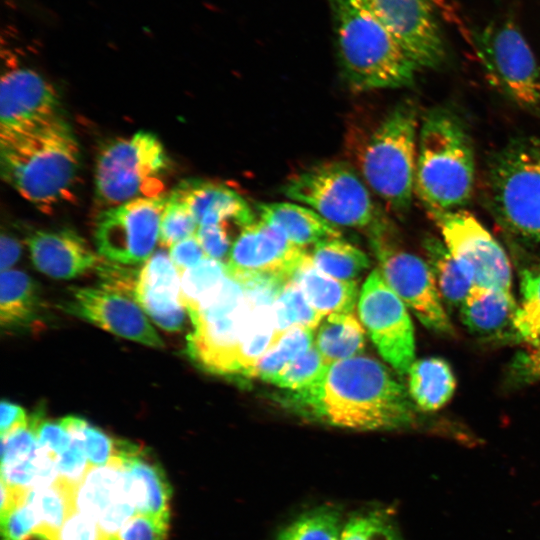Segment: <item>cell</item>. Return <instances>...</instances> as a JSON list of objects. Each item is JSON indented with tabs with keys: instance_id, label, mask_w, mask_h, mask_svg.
Masks as SVG:
<instances>
[{
	"instance_id": "6da1fadb",
	"label": "cell",
	"mask_w": 540,
	"mask_h": 540,
	"mask_svg": "<svg viewBox=\"0 0 540 540\" xmlns=\"http://www.w3.org/2000/svg\"><path fill=\"white\" fill-rule=\"evenodd\" d=\"M284 404L319 423L355 430H393L416 422L408 390L378 360L358 355L334 362L306 388L291 391Z\"/></svg>"
},
{
	"instance_id": "7a4b0ae2",
	"label": "cell",
	"mask_w": 540,
	"mask_h": 540,
	"mask_svg": "<svg viewBox=\"0 0 540 540\" xmlns=\"http://www.w3.org/2000/svg\"><path fill=\"white\" fill-rule=\"evenodd\" d=\"M79 167L77 138L59 114L0 129L1 176L40 209L48 210L71 198Z\"/></svg>"
},
{
	"instance_id": "3957f363",
	"label": "cell",
	"mask_w": 540,
	"mask_h": 540,
	"mask_svg": "<svg viewBox=\"0 0 540 540\" xmlns=\"http://www.w3.org/2000/svg\"><path fill=\"white\" fill-rule=\"evenodd\" d=\"M341 75L355 92L411 85L417 64L362 0H329Z\"/></svg>"
},
{
	"instance_id": "277c9868",
	"label": "cell",
	"mask_w": 540,
	"mask_h": 540,
	"mask_svg": "<svg viewBox=\"0 0 540 540\" xmlns=\"http://www.w3.org/2000/svg\"><path fill=\"white\" fill-rule=\"evenodd\" d=\"M475 182V155L463 122L446 108H433L418 133L415 195L430 215L462 210Z\"/></svg>"
},
{
	"instance_id": "5b68a950",
	"label": "cell",
	"mask_w": 540,
	"mask_h": 540,
	"mask_svg": "<svg viewBox=\"0 0 540 540\" xmlns=\"http://www.w3.org/2000/svg\"><path fill=\"white\" fill-rule=\"evenodd\" d=\"M418 111L410 101L394 106L381 120L361 154V175L392 212L409 211L415 194Z\"/></svg>"
},
{
	"instance_id": "8992f818",
	"label": "cell",
	"mask_w": 540,
	"mask_h": 540,
	"mask_svg": "<svg viewBox=\"0 0 540 540\" xmlns=\"http://www.w3.org/2000/svg\"><path fill=\"white\" fill-rule=\"evenodd\" d=\"M487 191L499 224L540 246V139L514 140L497 152L489 165Z\"/></svg>"
},
{
	"instance_id": "52a82bcc",
	"label": "cell",
	"mask_w": 540,
	"mask_h": 540,
	"mask_svg": "<svg viewBox=\"0 0 540 540\" xmlns=\"http://www.w3.org/2000/svg\"><path fill=\"white\" fill-rule=\"evenodd\" d=\"M354 168L343 161L313 165L292 176L282 187L290 200L303 204L337 227L371 235L389 221Z\"/></svg>"
},
{
	"instance_id": "ba28073f",
	"label": "cell",
	"mask_w": 540,
	"mask_h": 540,
	"mask_svg": "<svg viewBox=\"0 0 540 540\" xmlns=\"http://www.w3.org/2000/svg\"><path fill=\"white\" fill-rule=\"evenodd\" d=\"M168 157L158 137L139 131L107 142L95 165V193L104 209L163 195Z\"/></svg>"
},
{
	"instance_id": "9c48e42d",
	"label": "cell",
	"mask_w": 540,
	"mask_h": 540,
	"mask_svg": "<svg viewBox=\"0 0 540 540\" xmlns=\"http://www.w3.org/2000/svg\"><path fill=\"white\" fill-rule=\"evenodd\" d=\"M252 309L243 286L228 275L221 288L189 315L194 328L187 340L189 355L209 372L239 374V350Z\"/></svg>"
},
{
	"instance_id": "30bf717a",
	"label": "cell",
	"mask_w": 540,
	"mask_h": 540,
	"mask_svg": "<svg viewBox=\"0 0 540 540\" xmlns=\"http://www.w3.org/2000/svg\"><path fill=\"white\" fill-rule=\"evenodd\" d=\"M489 82L505 97L540 114V66L520 30L511 22L489 25L472 35Z\"/></svg>"
},
{
	"instance_id": "8fae6325",
	"label": "cell",
	"mask_w": 540,
	"mask_h": 540,
	"mask_svg": "<svg viewBox=\"0 0 540 540\" xmlns=\"http://www.w3.org/2000/svg\"><path fill=\"white\" fill-rule=\"evenodd\" d=\"M368 237L378 269L390 288L425 327L441 335H453V325L427 261L398 243L390 223Z\"/></svg>"
},
{
	"instance_id": "7c38bea8",
	"label": "cell",
	"mask_w": 540,
	"mask_h": 540,
	"mask_svg": "<svg viewBox=\"0 0 540 540\" xmlns=\"http://www.w3.org/2000/svg\"><path fill=\"white\" fill-rule=\"evenodd\" d=\"M167 200L165 195L138 198L101 211L94 233L99 254L123 265L146 262L159 241Z\"/></svg>"
},
{
	"instance_id": "4fadbf2b",
	"label": "cell",
	"mask_w": 540,
	"mask_h": 540,
	"mask_svg": "<svg viewBox=\"0 0 540 540\" xmlns=\"http://www.w3.org/2000/svg\"><path fill=\"white\" fill-rule=\"evenodd\" d=\"M359 318L380 355L400 375L415 361L414 328L402 299L379 269L364 282L358 299Z\"/></svg>"
},
{
	"instance_id": "5bb4252c",
	"label": "cell",
	"mask_w": 540,
	"mask_h": 540,
	"mask_svg": "<svg viewBox=\"0 0 540 540\" xmlns=\"http://www.w3.org/2000/svg\"><path fill=\"white\" fill-rule=\"evenodd\" d=\"M430 217L438 226L442 241L474 285L512 292L511 264L506 252L472 214L462 209Z\"/></svg>"
},
{
	"instance_id": "9a60e30c",
	"label": "cell",
	"mask_w": 540,
	"mask_h": 540,
	"mask_svg": "<svg viewBox=\"0 0 540 540\" xmlns=\"http://www.w3.org/2000/svg\"><path fill=\"white\" fill-rule=\"evenodd\" d=\"M307 254L276 227L253 221L241 229L232 244L227 274L237 281L253 276L289 281Z\"/></svg>"
},
{
	"instance_id": "2e32d148",
	"label": "cell",
	"mask_w": 540,
	"mask_h": 540,
	"mask_svg": "<svg viewBox=\"0 0 540 540\" xmlns=\"http://www.w3.org/2000/svg\"><path fill=\"white\" fill-rule=\"evenodd\" d=\"M418 67L436 68L445 45L433 0H362Z\"/></svg>"
},
{
	"instance_id": "e0dca14e",
	"label": "cell",
	"mask_w": 540,
	"mask_h": 540,
	"mask_svg": "<svg viewBox=\"0 0 540 540\" xmlns=\"http://www.w3.org/2000/svg\"><path fill=\"white\" fill-rule=\"evenodd\" d=\"M69 312L117 336L150 346L164 343L135 298L105 288H78Z\"/></svg>"
},
{
	"instance_id": "ac0fdd59",
	"label": "cell",
	"mask_w": 540,
	"mask_h": 540,
	"mask_svg": "<svg viewBox=\"0 0 540 540\" xmlns=\"http://www.w3.org/2000/svg\"><path fill=\"white\" fill-rule=\"evenodd\" d=\"M54 86L33 69L17 67L4 73L0 85V129L36 123L58 114Z\"/></svg>"
},
{
	"instance_id": "d6986e66",
	"label": "cell",
	"mask_w": 540,
	"mask_h": 540,
	"mask_svg": "<svg viewBox=\"0 0 540 540\" xmlns=\"http://www.w3.org/2000/svg\"><path fill=\"white\" fill-rule=\"evenodd\" d=\"M135 300L164 330L182 329L186 308L181 297L180 275L164 250L154 252L139 269Z\"/></svg>"
},
{
	"instance_id": "ffe728a7",
	"label": "cell",
	"mask_w": 540,
	"mask_h": 540,
	"mask_svg": "<svg viewBox=\"0 0 540 540\" xmlns=\"http://www.w3.org/2000/svg\"><path fill=\"white\" fill-rule=\"evenodd\" d=\"M35 267L52 278L72 279L97 268L100 259L74 230H39L27 238Z\"/></svg>"
},
{
	"instance_id": "44dd1931",
	"label": "cell",
	"mask_w": 540,
	"mask_h": 540,
	"mask_svg": "<svg viewBox=\"0 0 540 540\" xmlns=\"http://www.w3.org/2000/svg\"><path fill=\"white\" fill-rule=\"evenodd\" d=\"M171 193L188 206L198 227L225 223L236 224L242 229L255 221L245 199L224 184L188 179L179 183Z\"/></svg>"
},
{
	"instance_id": "7402d4cb",
	"label": "cell",
	"mask_w": 540,
	"mask_h": 540,
	"mask_svg": "<svg viewBox=\"0 0 540 540\" xmlns=\"http://www.w3.org/2000/svg\"><path fill=\"white\" fill-rule=\"evenodd\" d=\"M519 305L512 292L474 285L459 308L467 330L486 340H520L515 327Z\"/></svg>"
},
{
	"instance_id": "603a6c76",
	"label": "cell",
	"mask_w": 540,
	"mask_h": 540,
	"mask_svg": "<svg viewBox=\"0 0 540 540\" xmlns=\"http://www.w3.org/2000/svg\"><path fill=\"white\" fill-rule=\"evenodd\" d=\"M256 209L260 220L276 227L294 245L303 249L326 239L341 237L339 227L300 203H259Z\"/></svg>"
},
{
	"instance_id": "cb8c5ba5",
	"label": "cell",
	"mask_w": 540,
	"mask_h": 540,
	"mask_svg": "<svg viewBox=\"0 0 540 540\" xmlns=\"http://www.w3.org/2000/svg\"><path fill=\"white\" fill-rule=\"evenodd\" d=\"M132 500L137 513L169 521L171 488L159 463L143 446L125 459Z\"/></svg>"
},
{
	"instance_id": "d4e9b609",
	"label": "cell",
	"mask_w": 540,
	"mask_h": 540,
	"mask_svg": "<svg viewBox=\"0 0 540 540\" xmlns=\"http://www.w3.org/2000/svg\"><path fill=\"white\" fill-rule=\"evenodd\" d=\"M299 285L311 305L323 317L334 313H352L358 298L355 281L334 278L312 262L307 254L291 279Z\"/></svg>"
},
{
	"instance_id": "484cf974",
	"label": "cell",
	"mask_w": 540,
	"mask_h": 540,
	"mask_svg": "<svg viewBox=\"0 0 540 540\" xmlns=\"http://www.w3.org/2000/svg\"><path fill=\"white\" fill-rule=\"evenodd\" d=\"M123 501L133 502L128 472L119 463L90 467L76 492L77 511L96 522L106 510Z\"/></svg>"
},
{
	"instance_id": "4316f807",
	"label": "cell",
	"mask_w": 540,
	"mask_h": 540,
	"mask_svg": "<svg viewBox=\"0 0 540 540\" xmlns=\"http://www.w3.org/2000/svg\"><path fill=\"white\" fill-rule=\"evenodd\" d=\"M408 392L415 406L425 412L444 407L456 390L450 364L441 357L414 361L408 371Z\"/></svg>"
},
{
	"instance_id": "83f0119b",
	"label": "cell",
	"mask_w": 540,
	"mask_h": 540,
	"mask_svg": "<svg viewBox=\"0 0 540 540\" xmlns=\"http://www.w3.org/2000/svg\"><path fill=\"white\" fill-rule=\"evenodd\" d=\"M314 345L327 364L360 355L365 345V329L352 313L325 316L317 327Z\"/></svg>"
},
{
	"instance_id": "f1b7e54d",
	"label": "cell",
	"mask_w": 540,
	"mask_h": 540,
	"mask_svg": "<svg viewBox=\"0 0 540 540\" xmlns=\"http://www.w3.org/2000/svg\"><path fill=\"white\" fill-rule=\"evenodd\" d=\"M40 306L38 286L25 272L7 270L0 278V323L5 328L29 324Z\"/></svg>"
},
{
	"instance_id": "f546056e",
	"label": "cell",
	"mask_w": 540,
	"mask_h": 540,
	"mask_svg": "<svg viewBox=\"0 0 540 540\" xmlns=\"http://www.w3.org/2000/svg\"><path fill=\"white\" fill-rule=\"evenodd\" d=\"M423 247L443 303L459 309L474 286L473 280L442 240L427 237Z\"/></svg>"
},
{
	"instance_id": "4dcf8cb0",
	"label": "cell",
	"mask_w": 540,
	"mask_h": 540,
	"mask_svg": "<svg viewBox=\"0 0 540 540\" xmlns=\"http://www.w3.org/2000/svg\"><path fill=\"white\" fill-rule=\"evenodd\" d=\"M76 487L59 478L50 486L28 489L25 502L37 518V533L51 539L76 510Z\"/></svg>"
},
{
	"instance_id": "1f68e13d",
	"label": "cell",
	"mask_w": 540,
	"mask_h": 540,
	"mask_svg": "<svg viewBox=\"0 0 540 540\" xmlns=\"http://www.w3.org/2000/svg\"><path fill=\"white\" fill-rule=\"evenodd\" d=\"M310 257L318 269L344 281H354V278L370 266L367 255L341 237L317 243Z\"/></svg>"
},
{
	"instance_id": "d6a6232c",
	"label": "cell",
	"mask_w": 540,
	"mask_h": 540,
	"mask_svg": "<svg viewBox=\"0 0 540 540\" xmlns=\"http://www.w3.org/2000/svg\"><path fill=\"white\" fill-rule=\"evenodd\" d=\"M346 519L333 505L309 509L284 526L275 540H341Z\"/></svg>"
},
{
	"instance_id": "836d02e7",
	"label": "cell",
	"mask_w": 540,
	"mask_h": 540,
	"mask_svg": "<svg viewBox=\"0 0 540 540\" xmlns=\"http://www.w3.org/2000/svg\"><path fill=\"white\" fill-rule=\"evenodd\" d=\"M314 331L300 326L284 331L276 344L256 362L247 377H258L268 382L314 344Z\"/></svg>"
},
{
	"instance_id": "e575fe53",
	"label": "cell",
	"mask_w": 540,
	"mask_h": 540,
	"mask_svg": "<svg viewBox=\"0 0 540 540\" xmlns=\"http://www.w3.org/2000/svg\"><path fill=\"white\" fill-rule=\"evenodd\" d=\"M180 275L181 297L188 315L212 297L227 278V269L221 261L206 257L197 266Z\"/></svg>"
},
{
	"instance_id": "d590c367",
	"label": "cell",
	"mask_w": 540,
	"mask_h": 540,
	"mask_svg": "<svg viewBox=\"0 0 540 540\" xmlns=\"http://www.w3.org/2000/svg\"><path fill=\"white\" fill-rule=\"evenodd\" d=\"M272 311L278 333L296 326L315 330L324 318L293 280L282 287L272 305Z\"/></svg>"
},
{
	"instance_id": "8d00e7d4",
	"label": "cell",
	"mask_w": 540,
	"mask_h": 540,
	"mask_svg": "<svg viewBox=\"0 0 540 540\" xmlns=\"http://www.w3.org/2000/svg\"><path fill=\"white\" fill-rule=\"evenodd\" d=\"M520 292L516 330L520 340L540 348V267L521 271Z\"/></svg>"
},
{
	"instance_id": "74e56055",
	"label": "cell",
	"mask_w": 540,
	"mask_h": 540,
	"mask_svg": "<svg viewBox=\"0 0 540 540\" xmlns=\"http://www.w3.org/2000/svg\"><path fill=\"white\" fill-rule=\"evenodd\" d=\"M59 422L73 438L80 442L91 467L116 462L120 439L108 436L81 417L67 416Z\"/></svg>"
},
{
	"instance_id": "f35d334b",
	"label": "cell",
	"mask_w": 540,
	"mask_h": 540,
	"mask_svg": "<svg viewBox=\"0 0 540 540\" xmlns=\"http://www.w3.org/2000/svg\"><path fill=\"white\" fill-rule=\"evenodd\" d=\"M341 540H403L391 514L382 509L358 512L346 519Z\"/></svg>"
},
{
	"instance_id": "ab89813d",
	"label": "cell",
	"mask_w": 540,
	"mask_h": 540,
	"mask_svg": "<svg viewBox=\"0 0 540 540\" xmlns=\"http://www.w3.org/2000/svg\"><path fill=\"white\" fill-rule=\"evenodd\" d=\"M328 365L313 344L268 382L283 389L300 390L314 383Z\"/></svg>"
},
{
	"instance_id": "60d3db41",
	"label": "cell",
	"mask_w": 540,
	"mask_h": 540,
	"mask_svg": "<svg viewBox=\"0 0 540 540\" xmlns=\"http://www.w3.org/2000/svg\"><path fill=\"white\" fill-rule=\"evenodd\" d=\"M198 224L188 206L170 193L164 208L159 241L163 246L173 244L196 234Z\"/></svg>"
},
{
	"instance_id": "b9f144b4",
	"label": "cell",
	"mask_w": 540,
	"mask_h": 540,
	"mask_svg": "<svg viewBox=\"0 0 540 540\" xmlns=\"http://www.w3.org/2000/svg\"><path fill=\"white\" fill-rule=\"evenodd\" d=\"M37 420L38 411L30 415L28 425L1 436V469L24 462L36 453Z\"/></svg>"
},
{
	"instance_id": "7bdbcfd3",
	"label": "cell",
	"mask_w": 540,
	"mask_h": 540,
	"mask_svg": "<svg viewBox=\"0 0 540 540\" xmlns=\"http://www.w3.org/2000/svg\"><path fill=\"white\" fill-rule=\"evenodd\" d=\"M169 521L137 513L128 519L112 540H166Z\"/></svg>"
},
{
	"instance_id": "ee69618b",
	"label": "cell",
	"mask_w": 540,
	"mask_h": 540,
	"mask_svg": "<svg viewBox=\"0 0 540 540\" xmlns=\"http://www.w3.org/2000/svg\"><path fill=\"white\" fill-rule=\"evenodd\" d=\"M112 261H100L98 267L100 287L135 298L139 269Z\"/></svg>"
},
{
	"instance_id": "f6af8a7d",
	"label": "cell",
	"mask_w": 540,
	"mask_h": 540,
	"mask_svg": "<svg viewBox=\"0 0 540 540\" xmlns=\"http://www.w3.org/2000/svg\"><path fill=\"white\" fill-rule=\"evenodd\" d=\"M0 518L3 540H26L38 526L34 511L26 502Z\"/></svg>"
},
{
	"instance_id": "bcb514c9",
	"label": "cell",
	"mask_w": 540,
	"mask_h": 540,
	"mask_svg": "<svg viewBox=\"0 0 540 540\" xmlns=\"http://www.w3.org/2000/svg\"><path fill=\"white\" fill-rule=\"evenodd\" d=\"M59 478L78 488L91 467L80 442L72 437L68 450L56 458Z\"/></svg>"
},
{
	"instance_id": "7dc6e473",
	"label": "cell",
	"mask_w": 540,
	"mask_h": 540,
	"mask_svg": "<svg viewBox=\"0 0 540 540\" xmlns=\"http://www.w3.org/2000/svg\"><path fill=\"white\" fill-rule=\"evenodd\" d=\"M36 435L39 446L54 458L68 450L72 443V436L61 423L45 419L40 409L38 410Z\"/></svg>"
},
{
	"instance_id": "c3c4849f",
	"label": "cell",
	"mask_w": 540,
	"mask_h": 540,
	"mask_svg": "<svg viewBox=\"0 0 540 540\" xmlns=\"http://www.w3.org/2000/svg\"><path fill=\"white\" fill-rule=\"evenodd\" d=\"M230 224H211L199 226L196 237L207 257L221 261L231 250Z\"/></svg>"
},
{
	"instance_id": "681fc988",
	"label": "cell",
	"mask_w": 540,
	"mask_h": 540,
	"mask_svg": "<svg viewBox=\"0 0 540 540\" xmlns=\"http://www.w3.org/2000/svg\"><path fill=\"white\" fill-rule=\"evenodd\" d=\"M54 540H108L97 522L79 511L72 513L57 532Z\"/></svg>"
},
{
	"instance_id": "f907efd6",
	"label": "cell",
	"mask_w": 540,
	"mask_h": 540,
	"mask_svg": "<svg viewBox=\"0 0 540 540\" xmlns=\"http://www.w3.org/2000/svg\"><path fill=\"white\" fill-rule=\"evenodd\" d=\"M169 255L179 274L197 266L207 257L196 235L173 244Z\"/></svg>"
},
{
	"instance_id": "816d5d0a",
	"label": "cell",
	"mask_w": 540,
	"mask_h": 540,
	"mask_svg": "<svg viewBox=\"0 0 540 540\" xmlns=\"http://www.w3.org/2000/svg\"><path fill=\"white\" fill-rule=\"evenodd\" d=\"M0 434L4 436L28 425L30 416L20 405L9 400H2L0 405Z\"/></svg>"
},
{
	"instance_id": "f5cc1de1",
	"label": "cell",
	"mask_w": 540,
	"mask_h": 540,
	"mask_svg": "<svg viewBox=\"0 0 540 540\" xmlns=\"http://www.w3.org/2000/svg\"><path fill=\"white\" fill-rule=\"evenodd\" d=\"M22 252L20 242L9 234H1L0 237V268L1 272L10 270L19 260Z\"/></svg>"
}]
</instances>
